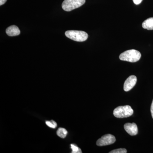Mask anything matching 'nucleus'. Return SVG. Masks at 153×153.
Returning <instances> with one entry per match:
<instances>
[{
	"label": "nucleus",
	"mask_w": 153,
	"mask_h": 153,
	"mask_svg": "<svg viewBox=\"0 0 153 153\" xmlns=\"http://www.w3.org/2000/svg\"><path fill=\"white\" fill-rule=\"evenodd\" d=\"M141 57V54L139 51L135 49H131L121 53L120 55L119 58L123 61L134 63L139 61Z\"/></svg>",
	"instance_id": "f257e3e1"
},
{
	"label": "nucleus",
	"mask_w": 153,
	"mask_h": 153,
	"mask_svg": "<svg viewBox=\"0 0 153 153\" xmlns=\"http://www.w3.org/2000/svg\"><path fill=\"white\" fill-rule=\"evenodd\" d=\"M65 36L74 41L77 42H83L86 41L88 38L87 33L82 31L68 30L66 31Z\"/></svg>",
	"instance_id": "f03ea898"
},
{
	"label": "nucleus",
	"mask_w": 153,
	"mask_h": 153,
	"mask_svg": "<svg viewBox=\"0 0 153 153\" xmlns=\"http://www.w3.org/2000/svg\"><path fill=\"white\" fill-rule=\"evenodd\" d=\"M133 113V110L131 107L126 105L117 107L114 110L113 114L116 117L123 118L131 116Z\"/></svg>",
	"instance_id": "7ed1b4c3"
},
{
	"label": "nucleus",
	"mask_w": 153,
	"mask_h": 153,
	"mask_svg": "<svg viewBox=\"0 0 153 153\" xmlns=\"http://www.w3.org/2000/svg\"><path fill=\"white\" fill-rule=\"evenodd\" d=\"M85 2V0H64L62 3V8L65 11L69 12L78 8Z\"/></svg>",
	"instance_id": "20e7f679"
},
{
	"label": "nucleus",
	"mask_w": 153,
	"mask_h": 153,
	"mask_svg": "<svg viewBox=\"0 0 153 153\" xmlns=\"http://www.w3.org/2000/svg\"><path fill=\"white\" fill-rule=\"evenodd\" d=\"M116 141L114 136L111 134H107L102 136L97 141V145L99 146H107L114 143Z\"/></svg>",
	"instance_id": "39448f33"
},
{
	"label": "nucleus",
	"mask_w": 153,
	"mask_h": 153,
	"mask_svg": "<svg viewBox=\"0 0 153 153\" xmlns=\"http://www.w3.org/2000/svg\"><path fill=\"white\" fill-rule=\"evenodd\" d=\"M137 78L134 75H131L129 76L124 84V90L126 91H128L131 90L136 84Z\"/></svg>",
	"instance_id": "423d86ee"
},
{
	"label": "nucleus",
	"mask_w": 153,
	"mask_h": 153,
	"mask_svg": "<svg viewBox=\"0 0 153 153\" xmlns=\"http://www.w3.org/2000/svg\"><path fill=\"white\" fill-rule=\"evenodd\" d=\"M126 131L131 136H134L138 133V128L135 123H126L124 126Z\"/></svg>",
	"instance_id": "0eeeda50"
},
{
	"label": "nucleus",
	"mask_w": 153,
	"mask_h": 153,
	"mask_svg": "<svg viewBox=\"0 0 153 153\" xmlns=\"http://www.w3.org/2000/svg\"><path fill=\"white\" fill-rule=\"evenodd\" d=\"M7 35L9 36H18L20 35V30L16 25H12L7 28L6 31Z\"/></svg>",
	"instance_id": "6e6552de"
},
{
	"label": "nucleus",
	"mask_w": 153,
	"mask_h": 153,
	"mask_svg": "<svg viewBox=\"0 0 153 153\" xmlns=\"http://www.w3.org/2000/svg\"><path fill=\"white\" fill-rule=\"evenodd\" d=\"M142 27L144 29L148 30H153V17L145 20L143 23Z\"/></svg>",
	"instance_id": "1a4fd4ad"
},
{
	"label": "nucleus",
	"mask_w": 153,
	"mask_h": 153,
	"mask_svg": "<svg viewBox=\"0 0 153 153\" xmlns=\"http://www.w3.org/2000/svg\"><path fill=\"white\" fill-rule=\"evenodd\" d=\"M67 133H68V132L66 129L62 128H58L57 132V136L60 137L61 138H64L66 137Z\"/></svg>",
	"instance_id": "9d476101"
},
{
	"label": "nucleus",
	"mask_w": 153,
	"mask_h": 153,
	"mask_svg": "<svg viewBox=\"0 0 153 153\" xmlns=\"http://www.w3.org/2000/svg\"><path fill=\"white\" fill-rule=\"evenodd\" d=\"M46 125L49 127L51 128H55L57 127V124L54 120H51L50 121H46Z\"/></svg>",
	"instance_id": "9b49d317"
},
{
	"label": "nucleus",
	"mask_w": 153,
	"mask_h": 153,
	"mask_svg": "<svg viewBox=\"0 0 153 153\" xmlns=\"http://www.w3.org/2000/svg\"><path fill=\"white\" fill-rule=\"evenodd\" d=\"M71 148L72 149V153H81L82 151L80 148L78 147L77 146L74 144L71 145Z\"/></svg>",
	"instance_id": "f8f14e48"
},
{
	"label": "nucleus",
	"mask_w": 153,
	"mask_h": 153,
	"mask_svg": "<svg viewBox=\"0 0 153 153\" xmlns=\"http://www.w3.org/2000/svg\"><path fill=\"white\" fill-rule=\"evenodd\" d=\"M126 149H119L114 150L109 152V153H127Z\"/></svg>",
	"instance_id": "ddd939ff"
},
{
	"label": "nucleus",
	"mask_w": 153,
	"mask_h": 153,
	"mask_svg": "<svg viewBox=\"0 0 153 153\" xmlns=\"http://www.w3.org/2000/svg\"><path fill=\"white\" fill-rule=\"evenodd\" d=\"M133 2L135 4L138 5L142 2L143 0H133Z\"/></svg>",
	"instance_id": "4468645a"
},
{
	"label": "nucleus",
	"mask_w": 153,
	"mask_h": 153,
	"mask_svg": "<svg viewBox=\"0 0 153 153\" xmlns=\"http://www.w3.org/2000/svg\"><path fill=\"white\" fill-rule=\"evenodd\" d=\"M151 114H152V117L153 119V100L152 101V105H151Z\"/></svg>",
	"instance_id": "2eb2a0df"
},
{
	"label": "nucleus",
	"mask_w": 153,
	"mask_h": 153,
	"mask_svg": "<svg viewBox=\"0 0 153 153\" xmlns=\"http://www.w3.org/2000/svg\"><path fill=\"white\" fill-rule=\"evenodd\" d=\"M7 1V0H0V5L1 6L4 4Z\"/></svg>",
	"instance_id": "dca6fc26"
}]
</instances>
